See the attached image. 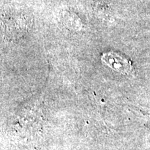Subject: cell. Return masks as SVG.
Here are the masks:
<instances>
[{"label":"cell","mask_w":150,"mask_h":150,"mask_svg":"<svg viewBox=\"0 0 150 150\" xmlns=\"http://www.w3.org/2000/svg\"><path fill=\"white\" fill-rule=\"evenodd\" d=\"M101 60L112 70L121 74H134V70L131 61L121 54L112 51L106 52L101 56Z\"/></svg>","instance_id":"1"}]
</instances>
